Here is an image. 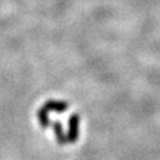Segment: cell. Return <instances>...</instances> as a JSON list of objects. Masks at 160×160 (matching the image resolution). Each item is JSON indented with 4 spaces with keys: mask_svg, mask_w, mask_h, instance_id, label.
<instances>
[{
    "mask_svg": "<svg viewBox=\"0 0 160 160\" xmlns=\"http://www.w3.org/2000/svg\"><path fill=\"white\" fill-rule=\"evenodd\" d=\"M80 122L81 118L78 114H72L69 118L68 134H67L68 143H75L78 140V137H80Z\"/></svg>",
    "mask_w": 160,
    "mask_h": 160,
    "instance_id": "1",
    "label": "cell"
},
{
    "mask_svg": "<svg viewBox=\"0 0 160 160\" xmlns=\"http://www.w3.org/2000/svg\"><path fill=\"white\" fill-rule=\"evenodd\" d=\"M52 128H53V133H55V137L56 140L59 145H65L68 143V139H67V134L63 131V126H62V122L59 120H56L52 122Z\"/></svg>",
    "mask_w": 160,
    "mask_h": 160,
    "instance_id": "3",
    "label": "cell"
},
{
    "mask_svg": "<svg viewBox=\"0 0 160 160\" xmlns=\"http://www.w3.org/2000/svg\"><path fill=\"white\" fill-rule=\"evenodd\" d=\"M37 118H38V120H39V123L40 126L43 127V128H48V127L51 125V119H50V116H49V110L44 107H42V108L38 109V112H37Z\"/></svg>",
    "mask_w": 160,
    "mask_h": 160,
    "instance_id": "4",
    "label": "cell"
},
{
    "mask_svg": "<svg viewBox=\"0 0 160 160\" xmlns=\"http://www.w3.org/2000/svg\"><path fill=\"white\" fill-rule=\"evenodd\" d=\"M49 112H56V113H63L69 108V103L64 101H56V100H49L43 106Z\"/></svg>",
    "mask_w": 160,
    "mask_h": 160,
    "instance_id": "2",
    "label": "cell"
}]
</instances>
